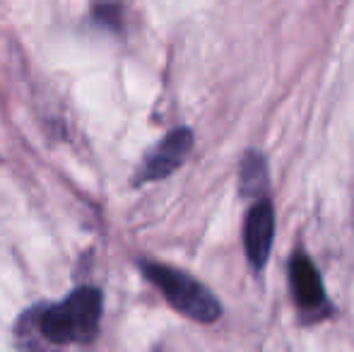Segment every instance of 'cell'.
<instances>
[{"instance_id":"6da1fadb","label":"cell","mask_w":354,"mask_h":352,"mask_svg":"<svg viewBox=\"0 0 354 352\" xmlns=\"http://www.w3.org/2000/svg\"><path fill=\"white\" fill-rule=\"evenodd\" d=\"M102 321V292L80 287L68 299L48 306L39 319V333L56 345L92 343Z\"/></svg>"},{"instance_id":"7a4b0ae2","label":"cell","mask_w":354,"mask_h":352,"mask_svg":"<svg viewBox=\"0 0 354 352\" xmlns=\"http://www.w3.org/2000/svg\"><path fill=\"white\" fill-rule=\"evenodd\" d=\"M142 272L178 314L188 316L198 324H214L222 316L217 297L188 272L164 263H152V261H145Z\"/></svg>"},{"instance_id":"3957f363","label":"cell","mask_w":354,"mask_h":352,"mask_svg":"<svg viewBox=\"0 0 354 352\" xmlns=\"http://www.w3.org/2000/svg\"><path fill=\"white\" fill-rule=\"evenodd\" d=\"M191 147H193V133L188 128H176L169 136H164L162 142L147 152L142 167L136 174V183L162 181V178L171 176L183 165Z\"/></svg>"},{"instance_id":"277c9868","label":"cell","mask_w":354,"mask_h":352,"mask_svg":"<svg viewBox=\"0 0 354 352\" xmlns=\"http://www.w3.org/2000/svg\"><path fill=\"white\" fill-rule=\"evenodd\" d=\"M272 241H275V207L268 198H261L248 210L246 225H243V246L256 270H263V266L268 263Z\"/></svg>"},{"instance_id":"5b68a950","label":"cell","mask_w":354,"mask_h":352,"mask_svg":"<svg viewBox=\"0 0 354 352\" xmlns=\"http://www.w3.org/2000/svg\"><path fill=\"white\" fill-rule=\"evenodd\" d=\"M289 282H292L294 299H297V306L301 311L318 314V311L328 304L326 287H323L321 275H318L313 261L308 259L304 251H297V254L292 256V263H289Z\"/></svg>"},{"instance_id":"8992f818","label":"cell","mask_w":354,"mask_h":352,"mask_svg":"<svg viewBox=\"0 0 354 352\" xmlns=\"http://www.w3.org/2000/svg\"><path fill=\"white\" fill-rule=\"evenodd\" d=\"M268 167L261 152H248L241 162V188L243 193H261L266 186Z\"/></svg>"},{"instance_id":"52a82bcc","label":"cell","mask_w":354,"mask_h":352,"mask_svg":"<svg viewBox=\"0 0 354 352\" xmlns=\"http://www.w3.org/2000/svg\"><path fill=\"white\" fill-rule=\"evenodd\" d=\"M97 19L109 27H118V8L113 3H102L97 8Z\"/></svg>"}]
</instances>
